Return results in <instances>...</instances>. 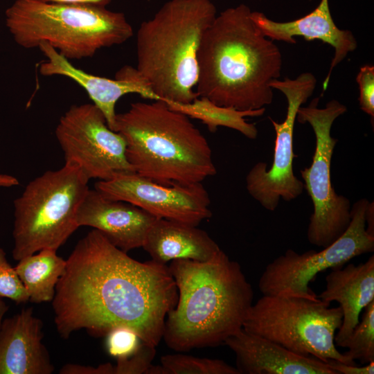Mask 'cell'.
Returning a JSON list of instances; mask_svg holds the SVG:
<instances>
[{"label":"cell","instance_id":"6da1fadb","mask_svg":"<svg viewBox=\"0 0 374 374\" xmlns=\"http://www.w3.org/2000/svg\"><path fill=\"white\" fill-rule=\"evenodd\" d=\"M52 300L57 331L68 339L84 329L96 337L127 328L157 346L178 291L166 265L139 262L93 229L75 244Z\"/></svg>","mask_w":374,"mask_h":374},{"label":"cell","instance_id":"7a4b0ae2","mask_svg":"<svg viewBox=\"0 0 374 374\" xmlns=\"http://www.w3.org/2000/svg\"><path fill=\"white\" fill-rule=\"evenodd\" d=\"M251 13L243 3L229 8L205 31L197 53L198 97L240 111L272 103L270 84L280 76L282 55Z\"/></svg>","mask_w":374,"mask_h":374},{"label":"cell","instance_id":"3957f363","mask_svg":"<svg viewBox=\"0 0 374 374\" xmlns=\"http://www.w3.org/2000/svg\"><path fill=\"white\" fill-rule=\"evenodd\" d=\"M168 268L178 291L163 326L170 348L215 347L242 328L253 292L238 262L220 249L207 261L177 259Z\"/></svg>","mask_w":374,"mask_h":374},{"label":"cell","instance_id":"277c9868","mask_svg":"<svg viewBox=\"0 0 374 374\" xmlns=\"http://www.w3.org/2000/svg\"><path fill=\"white\" fill-rule=\"evenodd\" d=\"M217 15L211 0H170L140 25L136 67L117 71L141 83L154 100L189 103L198 97L197 53L203 35Z\"/></svg>","mask_w":374,"mask_h":374},{"label":"cell","instance_id":"5b68a950","mask_svg":"<svg viewBox=\"0 0 374 374\" xmlns=\"http://www.w3.org/2000/svg\"><path fill=\"white\" fill-rule=\"evenodd\" d=\"M114 131L136 173L163 184L202 183L217 170L210 145L186 114L163 100L136 102L116 114Z\"/></svg>","mask_w":374,"mask_h":374},{"label":"cell","instance_id":"8992f818","mask_svg":"<svg viewBox=\"0 0 374 374\" xmlns=\"http://www.w3.org/2000/svg\"><path fill=\"white\" fill-rule=\"evenodd\" d=\"M5 16L19 46L31 49L46 42L69 60L92 57L134 35L124 13L96 5L16 0Z\"/></svg>","mask_w":374,"mask_h":374},{"label":"cell","instance_id":"52a82bcc","mask_svg":"<svg viewBox=\"0 0 374 374\" xmlns=\"http://www.w3.org/2000/svg\"><path fill=\"white\" fill-rule=\"evenodd\" d=\"M89 179L78 166L65 163L28 182L14 201L12 258L20 260L43 249H57L79 227L78 210Z\"/></svg>","mask_w":374,"mask_h":374},{"label":"cell","instance_id":"ba28073f","mask_svg":"<svg viewBox=\"0 0 374 374\" xmlns=\"http://www.w3.org/2000/svg\"><path fill=\"white\" fill-rule=\"evenodd\" d=\"M330 305L317 296L262 295L249 309L242 328L302 356L355 365L335 344L343 312Z\"/></svg>","mask_w":374,"mask_h":374},{"label":"cell","instance_id":"9c48e42d","mask_svg":"<svg viewBox=\"0 0 374 374\" xmlns=\"http://www.w3.org/2000/svg\"><path fill=\"white\" fill-rule=\"evenodd\" d=\"M319 98H314L307 107H300L296 119L312 127L316 139L312 162L301 170L314 206L308 229L309 242L324 248L338 239L347 229L351 220L350 200L338 195L330 177V165L337 139L331 134L335 119L344 114L346 107L336 100L319 108Z\"/></svg>","mask_w":374,"mask_h":374},{"label":"cell","instance_id":"30bf717a","mask_svg":"<svg viewBox=\"0 0 374 374\" xmlns=\"http://www.w3.org/2000/svg\"><path fill=\"white\" fill-rule=\"evenodd\" d=\"M369 202L362 198L351 207L350 222L345 232L319 251L298 253L289 249L269 263L258 281L262 295L279 293L307 297L317 296L309 283L328 269L342 267L355 257L374 251V235L366 230V212Z\"/></svg>","mask_w":374,"mask_h":374},{"label":"cell","instance_id":"8fae6325","mask_svg":"<svg viewBox=\"0 0 374 374\" xmlns=\"http://www.w3.org/2000/svg\"><path fill=\"white\" fill-rule=\"evenodd\" d=\"M55 134L64 163L80 168L89 179L107 180L134 172L126 157L125 140L109 127L93 103L71 106L60 118Z\"/></svg>","mask_w":374,"mask_h":374},{"label":"cell","instance_id":"7c38bea8","mask_svg":"<svg viewBox=\"0 0 374 374\" xmlns=\"http://www.w3.org/2000/svg\"><path fill=\"white\" fill-rule=\"evenodd\" d=\"M317 81L312 73L305 72L295 79H276L270 84L287 99L286 117L281 123L269 117L276 132L271 168L267 170L263 162L257 163L246 177L249 193L268 211H274L280 199L288 202L297 198L304 189L303 182L293 172V134L298 109L312 95Z\"/></svg>","mask_w":374,"mask_h":374},{"label":"cell","instance_id":"4fadbf2b","mask_svg":"<svg viewBox=\"0 0 374 374\" xmlns=\"http://www.w3.org/2000/svg\"><path fill=\"white\" fill-rule=\"evenodd\" d=\"M94 188L108 198L129 202L157 218L198 226L212 215L209 195L202 183L167 185L128 172L100 180Z\"/></svg>","mask_w":374,"mask_h":374},{"label":"cell","instance_id":"5bb4252c","mask_svg":"<svg viewBox=\"0 0 374 374\" xmlns=\"http://www.w3.org/2000/svg\"><path fill=\"white\" fill-rule=\"evenodd\" d=\"M157 219L135 205L108 198L95 188L88 190L76 215L79 227L96 229L126 253L143 247Z\"/></svg>","mask_w":374,"mask_h":374},{"label":"cell","instance_id":"9a60e30c","mask_svg":"<svg viewBox=\"0 0 374 374\" xmlns=\"http://www.w3.org/2000/svg\"><path fill=\"white\" fill-rule=\"evenodd\" d=\"M224 344L235 353L240 374H337L322 360L294 353L243 328Z\"/></svg>","mask_w":374,"mask_h":374},{"label":"cell","instance_id":"2e32d148","mask_svg":"<svg viewBox=\"0 0 374 374\" xmlns=\"http://www.w3.org/2000/svg\"><path fill=\"white\" fill-rule=\"evenodd\" d=\"M43 323L33 308L3 319L0 326V374H51L54 366L42 343Z\"/></svg>","mask_w":374,"mask_h":374},{"label":"cell","instance_id":"e0dca14e","mask_svg":"<svg viewBox=\"0 0 374 374\" xmlns=\"http://www.w3.org/2000/svg\"><path fill=\"white\" fill-rule=\"evenodd\" d=\"M253 22L269 39L295 44L294 37H303L306 41L319 39L328 44L335 49L330 70L323 83L326 90L333 69L343 61L349 53L357 46L353 34L348 30L339 29L332 17L328 0H321L317 7L305 16L299 19L279 22L273 21L262 12H252Z\"/></svg>","mask_w":374,"mask_h":374},{"label":"cell","instance_id":"ac0fdd59","mask_svg":"<svg viewBox=\"0 0 374 374\" xmlns=\"http://www.w3.org/2000/svg\"><path fill=\"white\" fill-rule=\"evenodd\" d=\"M317 297L339 303L342 323L335 337L341 347L359 321L362 310L374 301V256L366 262L333 269L326 277V288Z\"/></svg>","mask_w":374,"mask_h":374},{"label":"cell","instance_id":"d6986e66","mask_svg":"<svg viewBox=\"0 0 374 374\" xmlns=\"http://www.w3.org/2000/svg\"><path fill=\"white\" fill-rule=\"evenodd\" d=\"M142 247L152 260L164 265L177 259L207 261L221 249L197 226L162 218L154 222Z\"/></svg>","mask_w":374,"mask_h":374},{"label":"cell","instance_id":"ffe728a7","mask_svg":"<svg viewBox=\"0 0 374 374\" xmlns=\"http://www.w3.org/2000/svg\"><path fill=\"white\" fill-rule=\"evenodd\" d=\"M38 48L46 57L39 64V73L44 76L62 75L75 82L85 90L93 103L103 112L109 127L113 131L118 100L128 93L141 95V89L132 82L95 75L74 66L70 60L48 43L40 44Z\"/></svg>","mask_w":374,"mask_h":374},{"label":"cell","instance_id":"44dd1931","mask_svg":"<svg viewBox=\"0 0 374 374\" xmlns=\"http://www.w3.org/2000/svg\"><path fill=\"white\" fill-rule=\"evenodd\" d=\"M15 269L34 303L50 302L62 275L66 260L53 249H43L23 258Z\"/></svg>","mask_w":374,"mask_h":374},{"label":"cell","instance_id":"7402d4cb","mask_svg":"<svg viewBox=\"0 0 374 374\" xmlns=\"http://www.w3.org/2000/svg\"><path fill=\"white\" fill-rule=\"evenodd\" d=\"M166 103L172 109L180 112L190 118L199 120L211 132H215L218 127H225L235 130L250 139L257 137L258 130L253 123H248L245 118L260 116L265 112V107L240 111L222 107L204 97H197L189 103Z\"/></svg>","mask_w":374,"mask_h":374},{"label":"cell","instance_id":"603a6c76","mask_svg":"<svg viewBox=\"0 0 374 374\" xmlns=\"http://www.w3.org/2000/svg\"><path fill=\"white\" fill-rule=\"evenodd\" d=\"M364 310L361 321L341 347L348 348L343 353L346 357L366 364L374 362V301Z\"/></svg>","mask_w":374,"mask_h":374},{"label":"cell","instance_id":"cb8c5ba5","mask_svg":"<svg viewBox=\"0 0 374 374\" xmlns=\"http://www.w3.org/2000/svg\"><path fill=\"white\" fill-rule=\"evenodd\" d=\"M161 363L167 374H240L236 367L222 360L183 354L162 356Z\"/></svg>","mask_w":374,"mask_h":374},{"label":"cell","instance_id":"d4e9b609","mask_svg":"<svg viewBox=\"0 0 374 374\" xmlns=\"http://www.w3.org/2000/svg\"><path fill=\"white\" fill-rule=\"evenodd\" d=\"M6 255L0 248V298H8L17 304L26 303L29 301L27 291Z\"/></svg>","mask_w":374,"mask_h":374},{"label":"cell","instance_id":"484cf974","mask_svg":"<svg viewBox=\"0 0 374 374\" xmlns=\"http://www.w3.org/2000/svg\"><path fill=\"white\" fill-rule=\"evenodd\" d=\"M106 337L108 353L117 359L132 355L141 342L134 331L124 327L112 330Z\"/></svg>","mask_w":374,"mask_h":374},{"label":"cell","instance_id":"4316f807","mask_svg":"<svg viewBox=\"0 0 374 374\" xmlns=\"http://www.w3.org/2000/svg\"><path fill=\"white\" fill-rule=\"evenodd\" d=\"M155 353V346L141 342L132 355L117 359V364L114 366V374H147Z\"/></svg>","mask_w":374,"mask_h":374},{"label":"cell","instance_id":"83f0119b","mask_svg":"<svg viewBox=\"0 0 374 374\" xmlns=\"http://www.w3.org/2000/svg\"><path fill=\"white\" fill-rule=\"evenodd\" d=\"M359 89V102L362 111L374 117V66H362L356 78Z\"/></svg>","mask_w":374,"mask_h":374},{"label":"cell","instance_id":"f1b7e54d","mask_svg":"<svg viewBox=\"0 0 374 374\" xmlns=\"http://www.w3.org/2000/svg\"><path fill=\"white\" fill-rule=\"evenodd\" d=\"M329 366L337 374H373L374 362L366 364L364 366L348 365L337 360L329 359L327 362Z\"/></svg>","mask_w":374,"mask_h":374},{"label":"cell","instance_id":"f546056e","mask_svg":"<svg viewBox=\"0 0 374 374\" xmlns=\"http://www.w3.org/2000/svg\"><path fill=\"white\" fill-rule=\"evenodd\" d=\"M109 363L100 364L97 367L78 364H66L60 371V374H109Z\"/></svg>","mask_w":374,"mask_h":374},{"label":"cell","instance_id":"4dcf8cb0","mask_svg":"<svg viewBox=\"0 0 374 374\" xmlns=\"http://www.w3.org/2000/svg\"><path fill=\"white\" fill-rule=\"evenodd\" d=\"M44 3L90 4L106 7L112 0H27Z\"/></svg>","mask_w":374,"mask_h":374},{"label":"cell","instance_id":"1f68e13d","mask_svg":"<svg viewBox=\"0 0 374 374\" xmlns=\"http://www.w3.org/2000/svg\"><path fill=\"white\" fill-rule=\"evenodd\" d=\"M19 184V180L14 176L0 174V188H10L17 186Z\"/></svg>","mask_w":374,"mask_h":374},{"label":"cell","instance_id":"d6a6232c","mask_svg":"<svg viewBox=\"0 0 374 374\" xmlns=\"http://www.w3.org/2000/svg\"><path fill=\"white\" fill-rule=\"evenodd\" d=\"M9 307L6 305V302L0 298V326L3 320L4 314L8 310Z\"/></svg>","mask_w":374,"mask_h":374}]
</instances>
